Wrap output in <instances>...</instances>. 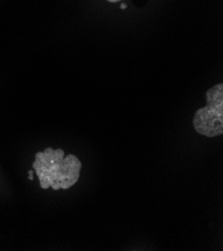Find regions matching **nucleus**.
<instances>
[{
  "label": "nucleus",
  "instance_id": "nucleus-1",
  "mask_svg": "<svg viewBox=\"0 0 223 251\" xmlns=\"http://www.w3.org/2000/svg\"><path fill=\"white\" fill-rule=\"evenodd\" d=\"M32 166L42 189L51 187L59 190L68 189L78 181L82 164L75 155L64 157L62 149L47 147L44 151L36 153Z\"/></svg>",
  "mask_w": 223,
  "mask_h": 251
},
{
  "label": "nucleus",
  "instance_id": "nucleus-2",
  "mask_svg": "<svg viewBox=\"0 0 223 251\" xmlns=\"http://www.w3.org/2000/svg\"><path fill=\"white\" fill-rule=\"evenodd\" d=\"M206 106L198 109L193 117L195 130L204 136L215 137L223 133V84L206 92Z\"/></svg>",
  "mask_w": 223,
  "mask_h": 251
},
{
  "label": "nucleus",
  "instance_id": "nucleus-3",
  "mask_svg": "<svg viewBox=\"0 0 223 251\" xmlns=\"http://www.w3.org/2000/svg\"><path fill=\"white\" fill-rule=\"evenodd\" d=\"M28 174H29V179L32 180V179H33V175H32V174H33V170H29V171H28Z\"/></svg>",
  "mask_w": 223,
  "mask_h": 251
},
{
  "label": "nucleus",
  "instance_id": "nucleus-4",
  "mask_svg": "<svg viewBox=\"0 0 223 251\" xmlns=\"http://www.w3.org/2000/svg\"><path fill=\"white\" fill-rule=\"evenodd\" d=\"M108 2H111V3H115V2H118V1H121V0H107Z\"/></svg>",
  "mask_w": 223,
  "mask_h": 251
},
{
  "label": "nucleus",
  "instance_id": "nucleus-5",
  "mask_svg": "<svg viewBox=\"0 0 223 251\" xmlns=\"http://www.w3.org/2000/svg\"><path fill=\"white\" fill-rule=\"evenodd\" d=\"M121 7H122V8H126V4H122Z\"/></svg>",
  "mask_w": 223,
  "mask_h": 251
}]
</instances>
